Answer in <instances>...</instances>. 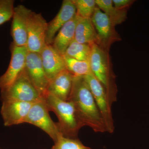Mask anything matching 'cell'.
Segmentation results:
<instances>
[{
    "mask_svg": "<svg viewBox=\"0 0 149 149\" xmlns=\"http://www.w3.org/2000/svg\"><path fill=\"white\" fill-rule=\"evenodd\" d=\"M74 77L67 70H63L49 82L48 93L67 101L72 90Z\"/></svg>",
    "mask_w": 149,
    "mask_h": 149,
    "instance_id": "cell-15",
    "label": "cell"
},
{
    "mask_svg": "<svg viewBox=\"0 0 149 149\" xmlns=\"http://www.w3.org/2000/svg\"><path fill=\"white\" fill-rule=\"evenodd\" d=\"M40 54L43 68L49 82L66 70L63 56L58 53L52 45H46Z\"/></svg>",
    "mask_w": 149,
    "mask_h": 149,
    "instance_id": "cell-14",
    "label": "cell"
},
{
    "mask_svg": "<svg viewBox=\"0 0 149 149\" xmlns=\"http://www.w3.org/2000/svg\"><path fill=\"white\" fill-rule=\"evenodd\" d=\"M76 15V10L72 0H64L60 9L54 18L48 23L46 35L47 45H52L62 27Z\"/></svg>",
    "mask_w": 149,
    "mask_h": 149,
    "instance_id": "cell-13",
    "label": "cell"
},
{
    "mask_svg": "<svg viewBox=\"0 0 149 149\" xmlns=\"http://www.w3.org/2000/svg\"><path fill=\"white\" fill-rule=\"evenodd\" d=\"M96 5L108 16L114 25L120 24L127 18V10L116 8L113 3L112 0H95Z\"/></svg>",
    "mask_w": 149,
    "mask_h": 149,
    "instance_id": "cell-18",
    "label": "cell"
},
{
    "mask_svg": "<svg viewBox=\"0 0 149 149\" xmlns=\"http://www.w3.org/2000/svg\"><path fill=\"white\" fill-rule=\"evenodd\" d=\"M134 1L133 0H112L114 6L120 10L128 9Z\"/></svg>",
    "mask_w": 149,
    "mask_h": 149,
    "instance_id": "cell-24",
    "label": "cell"
},
{
    "mask_svg": "<svg viewBox=\"0 0 149 149\" xmlns=\"http://www.w3.org/2000/svg\"><path fill=\"white\" fill-rule=\"evenodd\" d=\"M93 94L103 119L107 132L112 133L114 132L115 126L111 105L105 91L101 83L93 73L84 76Z\"/></svg>",
    "mask_w": 149,
    "mask_h": 149,
    "instance_id": "cell-6",
    "label": "cell"
},
{
    "mask_svg": "<svg viewBox=\"0 0 149 149\" xmlns=\"http://www.w3.org/2000/svg\"><path fill=\"white\" fill-rule=\"evenodd\" d=\"M89 59L91 72L103 87L111 105L117 101V87L109 51L97 44L91 45Z\"/></svg>",
    "mask_w": 149,
    "mask_h": 149,
    "instance_id": "cell-2",
    "label": "cell"
},
{
    "mask_svg": "<svg viewBox=\"0 0 149 149\" xmlns=\"http://www.w3.org/2000/svg\"><path fill=\"white\" fill-rule=\"evenodd\" d=\"M44 100L49 111L57 116L58 125L61 134L65 137L77 138L79 130L84 125L78 117L73 104L62 100L48 93Z\"/></svg>",
    "mask_w": 149,
    "mask_h": 149,
    "instance_id": "cell-3",
    "label": "cell"
},
{
    "mask_svg": "<svg viewBox=\"0 0 149 149\" xmlns=\"http://www.w3.org/2000/svg\"><path fill=\"white\" fill-rule=\"evenodd\" d=\"M95 29L98 39V45L109 51L113 44L121 40L120 35L115 29L108 16L97 6L91 17Z\"/></svg>",
    "mask_w": 149,
    "mask_h": 149,
    "instance_id": "cell-7",
    "label": "cell"
},
{
    "mask_svg": "<svg viewBox=\"0 0 149 149\" xmlns=\"http://www.w3.org/2000/svg\"><path fill=\"white\" fill-rule=\"evenodd\" d=\"M74 40L77 42L90 45L98 44L97 35L91 18L80 17L75 27Z\"/></svg>",
    "mask_w": 149,
    "mask_h": 149,
    "instance_id": "cell-17",
    "label": "cell"
},
{
    "mask_svg": "<svg viewBox=\"0 0 149 149\" xmlns=\"http://www.w3.org/2000/svg\"><path fill=\"white\" fill-rule=\"evenodd\" d=\"M11 57L6 72L0 76V90L8 88L16 80L25 67L28 50L26 46L18 47L12 43L10 47Z\"/></svg>",
    "mask_w": 149,
    "mask_h": 149,
    "instance_id": "cell-10",
    "label": "cell"
},
{
    "mask_svg": "<svg viewBox=\"0 0 149 149\" xmlns=\"http://www.w3.org/2000/svg\"><path fill=\"white\" fill-rule=\"evenodd\" d=\"M65 68L74 76L84 77L91 74V66L89 61H82L63 56Z\"/></svg>",
    "mask_w": 149,
    "mask_h": 149,
    "instance_id": "cell-19",
    "label": "cell"
},
{
    "mask_svg": "<svg viewBox=\"0 0 149 149\" xmlns=\"http://www.w3.org/2000/svg\"><path fill=\"white\" fill-rule=\"evenodd\" d=\"M80 17L76 15L59 30L52 45L58 53L64 55L69 45L74 40L75 27Z\"/></svg>",
    "mask_w": 149,
    "mask_h": 149,
    "instance_id": "cell-16",
    "label": "cell"
},
{
    "mask_svg": "<svg viewBox=\"0 0 149 149\" xmlns=\"http://www.w3.org/2000/svg\"><path fill=\"white\" fill-rule=\"evenodd\" d=\"M49 111L44 99L34 103L29 110L25 123L35 125L42 129L55 142L62 134L57 123H56L53 121Z\"/></svg>",
    "mask_w": 149,
    "mask_h": 149,
    "instance_id": "cell-5",
    "label": "cell"
},
{
    "mask_svg": "<svg viewBox=\"0 0 149 149\" xmlns=\"http://www.w3.org/2000/svg\"><path fill=\"white\" fill-rule=\"evenodd\" d=\"M68 101L73 104L84 126L90 127L95 133L107 132L103 119L84 77L74 76Z\"/></svg>",
    "mask_w": 149,
    "mask_h": 149,
    "instance_id": "cell-1",
    "label": "cell"
},
{
    "mask_svg": "<svg viewBox=\"0 0 149 149\" xmlns=\"http://www.w3.org/2000/svg\"><path fill=\"white\" fill-rule=\"evenodd\" d=\"M24 71L32 85L44 98L48 94L49 81L43 68L40 53L28 51Z\"/></svg>",
    "mask_w": 149,
    "mask_h": 149,
    "instance_id": "cell-8",
    "label": "cell"
},
{
    "mask_svg": "<svg viewBox=\"0 0 149 149\" xmlns=\"http://www.w3.org/2000/svg\"><path fill=\"white\" fill-rule=\"evenodd\" d=\"M51 149H92L85 146L77 138H69L63 135L59 136Z\"/></svg>",
    "mask_w": 149,
    "mask_h": 149,
    "instance_id": "cell-21",
    "label": "cell"
},
{
    "mask_svg": "<svg viewBox=\"0 0 149 149\" xmlns=\"http://www.w3.org/2000/svg\"><path fill=\"white\" fill-rule=\"evenodd\" d=\"M33 104L10 100H2L1 112L4 125L10 126L25 123Z\"/></svg>",
    "mask_w": 149,
    "mask_h": 149,
    "instance_id": "cell-11",
    "label": "cell"
},
{
    "mask_svg": "<svg viewBox=\"0 0 149 149\" xmlns=\"http://www.w3.org/2000/svg\"><path fill=\"white\" fill-rule=\"evenodd\" d=\"M91 50V45L78 43L74 40L67 49L64 55L82 61H89Z\"/></svg>",
    "mask_w": 149,
    "mask_h": 149,
    "instance_id": "cell-20",
    "label": "cell"
},
{
    "mask_svg": "<svg viewBox=\"0 0 149 149\" xmlns=\"http://www.w3.org/2000/svg\"><path fill=\"white\" fill-rule=\"evenodd\" d=\"M77 15L83 18H91L97 8L95 0H72Z\"/></svg>",
    "mask_w": 149,
    "mask_h": 149,
    "instance_id": "cell-22",
    "label": "cell"
},
{
    "mask_svg": "<svg viewBox=\"0 0 149 149\" xmlns=\"http://www.w3.org/2000/svg\"><path fill=\"white\" fill-rule=\"evenodd\" d=\"M14 4L13 0H0V25L12 18L14 11Z\"/></svg>",
    "mask_w": 149,
    "mask_h": 149,
    "instance_id": "cell-23",
    "label": "cell"
},
{
    "mask_svg": "<svg viewBox=\"0 0 149 149\" xmlns=\"http://www.w3.org/2000/svg\"><path fill=\"white\" fill-rule=\"evenodd\" d=\"M2 100H10L34 103L44 99L32 85L24 70L10 86L1 91Z\"/></svg>",
    "mask_w": 149,
    "mask_h": 149,
    "instance_id": "cell-4",
    "label": "cell"
},
{
    "mask_svg": "<svg viewBox=\"0 0 149 149\" xmlns=\"http://www.w3.org/2000/svg\"><path fill=\"white\" fill-rule=\"evenodd\" d=\"M32 11L22 5L15 7L11 34L13 44L18 47L26 46L28 20Z\"/></svg>",
    "mask_w": 149,
    "mask_h": 149,
    "instance_id": "cell-12",
    "label": "cell"
},
{
    "mask_svg": "<svg viewBox=\"0 0 149 149\" xmlns=\"http://www.w3.org/2000/svg\"><path fill=\"white\" fill-rule=\"evenodd\" d=\"M48 23L41 13L32 11L28 20L27 41L28 52L40 53L46 46V35Z\"/></svg>",
    "mask_w": 149,
    "mask_h": 149,
    "instance_id": "cell-9",
    "label": "cell"
}]
</instances>
